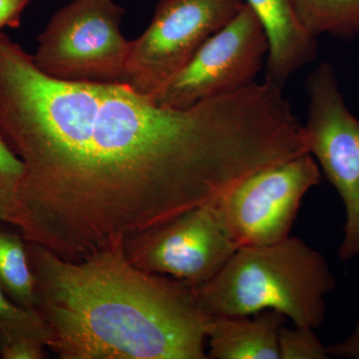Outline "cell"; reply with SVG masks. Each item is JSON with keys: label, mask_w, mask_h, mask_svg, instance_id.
I'll return each mask as SVG.
<instances>
[{"label": "cell", "mask_w": 359, "mask_h": 359, "mask_svg": "<svg viewBox=\"0 0 359 359\" xmlns=\"http://www.w3.org/2000/svg\"><path fill=\"white\" fill-rule=\"evenodd\" d=\"M36 311L62 359H205L210 316L194 287L137 268L125 243L79 261L27 242Z\"/></svg>", "instance_id": "7a4b0ae2"}, {"label": "cell", "mask_w": 359, "mask_h": 359, "mask_svg": "<svg viewBox=\"0 0 359 359\" xmlns=\"http://www.w3.org/2000/svg\"><path fill=\"white\" fill-rule=\"evenodd\" d=\"M217 203L200 205L127 238L129 261L147 273L171 276L194 289L209 282L238 250Z\"/></svg>", "instance_id": "9c48e42d"}, {"label": "cell", "mask_w": 359, "mask_h": 359, "mask_svg": "<svg viewBox=\"0 0 359 359\" xmlns=\"http://www.w3.org/2000/svg\"><path fill=\"white\" fill-rule=\"evenodd\" d=\"M314 328L295 325L294 330L280 327L278 332V351L280 359H328L327 346H325Z\"/></svg>", "instance_id": "2e32d148"}, {"label": "cell", "mask_w": 359, "mask_h": 359, "mask_svg": "<svg viewBox=\"0 0 359 359\" xmlns=\"http://www.w3.org/2000/svg\"><path fill=\"white\" fill-rule=\"evenodd\" d=\"M330 358L359 359V323L346 339L327 346Z\"/></svg>", "instance_id": "d6986e66"}, {"label": "cell", "mask_w": 359, "mask_h": 359, "mask_svg": "<svg viewBox=\"0 0 359 359\" xmlns=\"http://www.w3.org/2000/svg\"><path fill=\"white\" fill-rule=\"evenodd\" d=\"M337 287L325 257L304 241L238 248L209 282L194 289L210 316L275 311L299 327H320Z\"/></svg>", "instance_id": "3957f363"}, {"label": "cell", "mask_w": 359, "mask_h": 359, "mask_svg": "<svg viewBox=\"0 0 359 359\" xmlns=\"http://www.w3.org/2000/svg\"><path fill=\"white\" fill-rule=\"evenodd\" d=\"M269 52L261 21L247 4L210 37L192 60L153 99L170 108L192 107L257 83Z\"/></svg>", "instance_id": "52a82bcc"}, {"label": "cell", "mask_w": 359, "mask_h": 359, "mask_svg": "<svg viewBox=\"0 0 359 359\" xmlns=\"http://www.w3.org/2000/svg\"><path fill=\"white\" fill-rule=\"evenodd\" d=\"M6 226L0 223V287L16 304L36 311L35 278L27 241L20 231Z\"/></svg>", "instance_id": "7c38bea8"}, {"label": "cell", "mask_w": 359, "mask_h": 359, "mask_svg": "<svg viewBox=\"0 0 359 359\" xmlns=\"http://www.w3.org/2000/svg\"><path fill=\"white\" fill-rule=\"evenodd\" d=\"M124 13L113 0H72L37 37L33 62L63 81L123 82L131 44L121 32Z\"/></svg>", "instance_id": "277c9868"}, {"label": "cell", "mask_w": 359, "mask_h": 359, "mask_svg": "<svg viewBox=\"0 0 359 359\" xmlns=\"http://www.w3.org/2000/svg\"><path fill=\"white\" fill-rule=\"evenodd\" d=\"M285 316L264 311L249 316H210L205 328L210 359H280L278 332Z\"/></svg>", "instance_id": "8fae6325"}, {"label": "cell", "mask_w": 359, "mask_h": 359, "mask_svg": "<svg viewBox=\"0 0 359 359\" xmlns=\"http://www.w3.org/2000/svg\"><path fill=\"white\" fill-rule=\"evenodd\" d=\"M302 26L314 37L351 40L359 35V0H292Z\"/></svg>", "instance_id": "4fadbf2b"}, {"label": "cell", "mask_w": 359, "mask_h": 359, "mask_svg": "<svg viewBox=\"0 0 359 359\" xmlns=\"http://www.w3.org/2000/svg\"><path fill=\"white\" fill-rule=\"evenodd\" d=\"M245 0H160L147 29L131 41L122 83L154 99Z\"/></svg>", "instance_id": "5b68a950"}, {"label": "cell", "mask_w": 359, "mask_h": 359, "mask_svg": "<svg viewBox=\"0 0 359 359\" xmlns=\"http://www.w3.org/2000/svg\"><path fill=\"white\" fill-rule=\"evenodd\" d=\"M47 348L43 342L32 339H20L0 346V358L4 359H41Z\"/></svg>", "instance_id": "e0dca14e"}, {"label": "cell", "mask_w": 359, "mask_h": 359, "mask_svg": "<svg viewBox=\"0 0 359 359\" xmlns=\"http://www.w3.org/2000/svg\"><path fill=\"white\" fill-rule=\"evenodd\" d=\"M20 339L39 340L48 348L51 332L39 311L16 304L0 287V346Z\"/></svg>", "instance_id": "9a60e30c"}, {"label": "cell", "mask_w": 359, "mask_h": 359, "mask_svg": "<svg viewBox=\"0 0 359 359\" xmlns=\"http://www.w3.org/2000/svg\"><path fill=\"white\" fill-rule=\"evenodd\" d=\"M32 0H0V33L4 28H18L21 16Z\"/></svg>", "instance_id": "ac0fdd59"}, {"label": "cell", "mask_w": 359, "mask_h": 359, "mask_svg": "<svg viewBox=\"0 0 359 359\" xmlns=\"http://www.w3.org/2000/svg\"><path fill=\"white\" fill-rule=\"evenodd\" d=\"M263 25L269 41L264 82L282 89L313 60L316 37L302 26L292 0H245Z\"/></svg>", "instance_id": "30bf717a"}, {"label": "cell", "mask_w": 359, "mask_h": 359, "mask_svg": "<svg viewBox=\"0 0 359 359\" xmlns=\"http://www.w3.org/2000/svg\"><path fill=\"white\" fill-rule=\"evenodd\" d=\"M25 166L0 135V223L21 231Z\"/></svg>", "instance_id": "5bb4252c"}, {"label": "cell", "mask_w": 359, "mask_h": 359, "mask_svg": "<svg viewBox=\"0 0 359 359\" xmlns=\"http://www.w3.org/2000/svg\"><path fill=\"white\" fill-rule=\"evenodd\" d=\"M0 135L25 166L21 233L70 261L219 202L282 150L263 85L165 107L122 82L47 76L4 32Z\"/></svg>", "instance_id": "6da1fadb"}, {"label": "cell", "mask_w": 359, "mask_h": 359, "mask_svg": "<svg viewBox=\"0 0 359 359\" xmlns=\"http://www.w3.org/2000/svg\"><path fill=\"white\" fill-rule=\"evenodd\" d=\"M320 181V168L309 153L243 180L217 203L238 249L289 238L304 195Z\"/></svg>", "instance_id": "ba28073f"}, {"label": "cell", "mask_w": 359, "mask_h": 359, "mask_svg": "<svg viewBox=\"0 0 359 359\" xmlns=\"http://www.w3.org/2000/svg\"><path fill=\"white\" fill-rule=\"evenodd\" d=\"M306 89V149L344 202L346 224L339 255L342 261H349L359 257V119L347 108L330 63H323L309 75Z\"/></svg>", "instance_id": "8992f818"}]
</instances>
